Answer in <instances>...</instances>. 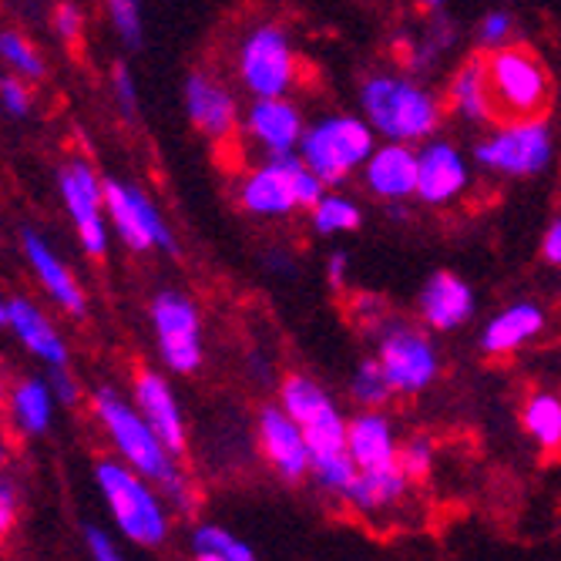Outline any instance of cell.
Masks as SVG:
<instances>
[{
  "label": "cell",
  "mask_w": 561,
  "mask_h": 561,
  "mask_svg": "<svg viewBox=\"0 0 561 561\" xmlns=\"http://www.w3.org/2000/svg\"><path fill=\"white\" fill-rule=\"evenodd\" d=\"M91 414L101 424V431H105L112 450L128 468H135L148 481H156L172 501L175 512H195L198 501H195L188 474L182 471L179 454L145 421L135 400L122 397L112 387H98L91 393Z\"/></svg>",
  "instance_id": "6da1fadb"
},
{
  "label": "cell",
  "mask_w": 561,
  "mask_h": 561,
  "mask_svg": "<svg viewBox=\"0 0 561 561\" xmlns=\"http://www.w3.org/2000/svg\"><path fill=\"white\" fill-rule=\"evenodd\" d=\"M279 403L296 417L306 440H310L313 484L323 494L346 504V497L356 484V474H360V468L353 465L350 447H346L350 417H343L340 403L330 397V390L306 374H289L279 383Z\"/></svg>",
  "instance_id": "7a4b0ae2"
},
{
  "label": "cell",
  "mask_w": 561,
  "mask_h": 561,
  "mask_svg": "<svg viewBox=\"0 0 561 561\" xmlns=\"http://www.w3.org/2000/svg\"><path fill=\"white\" fill-rule=\"evenodd\" d=\"M94 488L105 501L115 531L135 548H162L172 535V501L165 491L128 468L122 457H98Z\"/></svg>",
  "instance_id": "3957f363"
},
{
  "label": "cell",
  "mask_w": 561,
  "mask_h": 561,
  "mask_svg": "<svg viewBox=\"0 0 561 561\" xmlns=\"http://www.w3.org/2000/svg\"><path fill=\"white\" fill-rule=\"evenodd\" d=\"M360 112L383 141L424 145L444 122L440 98L417 78L377 71L360 84Z\"/></svg>",
  "instance_id": "277c9868"
},
{
  "label": "cell",
  "mask_w": 561,
  "mask_h": 561,
  "mask_svg": "<svg viewBox=\"0 0 561 561\" xmlns=\"http://www.w3.org/2000/svg\"><path fill=\"white\" fill-rule=\"evenodd\" d=\"M323 195L327 182L299 159V151L279 159H263L236 185L242 213L256 219H286L299 209L310 213Z\"/></svg>",
  "instance_id": "5b68a950"
},
{
  "label": "cell",
  "mask_w": 561,
  "mask_h": 561,
  "mask_svg": "<svg viewBox=\"0 0 561 561\" xmlns=\"http://www.w3.org/2000/svg\"><path fill=\"white\" fill-rule=\"evenodd\" d=\"M374 148L377 131L364 115H327L306 125L299 159L327 182V188H340L356 172H364Z\"/></svg>",
  "instance_id": "8992f818"
},
{
  "label": "cell",
  "mask_w": 561,
  "mask_h": 561,
  "mask_svg": "<svg viewBox=\"0 0 561 561\" xmlns=\"http://www.w3.org/2000/svg\"><path fill=\"white\" fill-rule=\"evenodd\" d=\"M554 159V135L545 118H504L474 145V162L488 175L535 179Z\"/></svg>",
  "instance_id": "52a82bcc"
},
{
  "label": "cell",
  "mask_w": 561,
  "mask_h": 561,
  "mask_svg": "<svg viewBox=\"0 0 561 561\" xmlns=\"http://www.w3.org/2000/svg\"><path fill=\"white\" fill-rule=\"evenodd\" d=\"M484 65L501 118H541L551 101V78L528 47L504 44L488 50Z\"/></svg>",
  "instance_id": "ba28073f"
},
{
  "label": "cell",
  "mask_w": 561,
  "mask_h": 561,
  "mask_svg": "<svg viewBox=\"0 0 561 561\" xmlns=\"http://www.w3.org/2000/svg\"><path fill=\"white\" fill-rule=\"evenodd\" d=\"M296 47L283 24L263 21L236 50V75L249 98H286L296 88Z\"/></svg>",
  "instance_id": "9c48e42d"
},
{
  "label": "cell",
  "mask_w": 561,
  "mask_h": 561,
  "mask_svg": "<svg viewBox=\"0 0 561 561\" xmlns=\"http://www.w3.org/2000/svg\"><path fill=\"white\" fill-rule=\"evenodd\" d=\"M148 323L156 333L159 360L165 370L179 377H192L206 360V343H202V313L188 293L162 289L148 302Z\"/></svg>",
  "instance_id": "30bf717a"
},
{
  "label": "cell",
  "mask_w": 561,
  "mask_h": 561,
  "mask_svg": "<svg viewBox=\"0 0 561 561\" xmlns=\"http://www.w3.org/2000/svg\"><path fill=\"white\" fill-rule=\"evenodd\" d=\"M377 360L387 370L397 397H417L440 377V353L431 333L407 320H387L377 327Z\"/></svg>",
  "instance_id": "8fae6325"
},
{
  "label": "cell",
  "mask_w": 561,
  "mask_h": 561,
  "mask_svg": "<svg viewBox=\"0 0 561 561\" xmlns=\"http://www.w3.org/2000/svg\"><path fill=\"white\" fill-rule=\"evenodd\" d=\"M58 192L65 202V213L75 226L81 252L91 260H101L108 252L112 222H108V202H105V179L94 172L84 159H68L58 172Z\"/></svg>",
  "instance_id": "7c38bea8"
},
{
  "label": "cell",
  "mask_w": 561,
  "mask_h": 561,
  "mask_svg": "<svg viewBox=\"0 0 561 561\" xmlns=\"http://www.w3.org/2000/svg\"><path fill=\"white\" fill-rule=\"evenodd\" d=\"M105 202L112 232L131 252H175V236L145 188H138L135 182L105 179Z\"/></svg>",
  "instance_id": "4fadbf2b"
},
{
  "label": "cell",
  "mask_w": 561,
  "mask_h": 561,
  "mask_svg": "<svg viewBox=\"0 0 561 561\" xmlns=\"http://www.w3.org/2000/svg\"><path fill=\"white\" fill-rule=\"evenodd\" d=\"M256 440L260 450L266 457V465L289 484L306 481L313 471V454H310V440H306L302 427L296 424V417L286 411V407L266 403L260 417H256Z\"/></svg>",
  "instance_id": "5bb4252c"
},
{
  "label": "cell",
  "mask_w": 561,
  "mask_h": 561,
  "mask_svg": "<svg viewBox=\"0 0 561 561\" xmlns=\"http://www.w3.org/2000/svg\"><path fill=\"white\" fill-rule=\"evenodd\" d=\"M0 327H4L47 370L68 367V360H71L68 340L61 336V330L50 323V317L41 310L34 299L4 296V302H0Z\"/></svg>",
  "instance_id": "9a60e30c"
},
{
  "label": "cell",
  "mask_w": 561,
  "mask_h": 561,
  "mask_svg": "<svg viewBox=\"0 0 561 561\" xmlns=\"http://www.w3.org/2000/svg\"><path fill=\"white\" fill-rule=\"evenodd\" d=\"M417 202L431 209H444L457 202L471 185V162L461 148L444 138H431L417 148Z\"/></svg>",
  "instance_id": "2e32d148"
},
{
  "label": "cell",
  "mask_w": 561,
  "mask_h": 561,
  "mask_svg": "<svg viewBox=\"0 0 561 561\" xmlns=\"http://www.w3.org/2000/svg\"><path fill=\"white\" fill-rule=\"evenodd\" d=\"M242 128L249 141L263 151V159H279L299 151V141L306 135V122L296 101L286 98H252L245 108Z\"/></svg>",
  "instance_id": "e0dca14e"
},
{
  "label": "cell",
  "mask_w": 561,
  "mask_h": 561,
  "mask_svg": "<svg viewBox=\"0 0 561 561\" xmlns=\"http://www.w3.org/2000/svg\"><path fill=\"white\" fill-rule=\"evenodd\" d=\"M21 252H24L37 286L47 293V299L55 302L58 310H65L68 317L81 320L88 313V293H84L81 279L71 273V266L55 252V245L34 229H21Z\"/></svg>",
  "instance_id": "ac0fdd59"
},
{
  "label": "cell",
  "mask_w": 561,
  "mask_h": 561,
  "mask_svg": "<svg viewBox=\"0 0 561 561\" xmlns=\"http://www.w3.org/2000/svg\"><path fill=\"white\" fill-rule=\"evenodd\" d=\"M182 105L195 131L213 141H226L239 125V105L229 84L209 71H192L182 84Z\"/></svg>",
  "instance_id": "d6986e66"
},
{
  "label": "cell",
  "mask_w": 561,
  "mask_h": 561,
  "mask_svg": "<svg viewBox=\"0 0 561 561\" xmlns=\"http://www.w3.org/2000/svg\"><path fill=\"white\" fill-rule=\"evenodd\" d=\"M417 172H421V159L414 145L383 141L374 148V156L367 159L360 175H364L367 192L390 206V202L417 198Z\"/></svg>",
  "instance_id": "ffe728a7"
},
{
  "label": "cell",
  "mask_w": 561,
  "mask_h": 561,
  "mask_svg": "<svg viewBox=\"0 0 561 561\" xmlns=\"http://www.w3.org/2000/svg\"><path fill=\"white\" fill-rule=\"evenodd\" d=\"M417 317L434 333H454L474 317V289L450 270H437L417 293Z\"/></svg>",
  "instance_id": "44dd1931"
},
{
  "label": "cell",
  "mask_w": 561,
  "mask_h": 561,
  "mask_svg": "<svg viewBox=\"0 0 561 561\" xmlns=\"http://www.w3.org/2000/svg\"><path fill=\"white\" fill-rule=\"evenodd\" d=\"M131 400L138 403V411L145 414V421L159 431V437L182 457L185 447H188V431H185L182 403H179L172 383L165 380V374L138 370L135 380H131Z\"/></svg>",
  "instance_id": "7402d4cb"
},
{
  "label": "cell",
  "mask_w": 561,
  "mask_h": 561,
  "mask_svg": "<svg viewBox=\"0 0 561 561\" xmlns=\"http://www.w3.org/2000/svg\"><path fill=\"white\" fill-rule=\"evenodd\" d=\"M346 447L360 471H387L400 465V437L383 411H360L350 417Z\"/></svg>",
  "instance_id": "603a6c76"
},
{
  "label": "cell",
  "mask_w": 561,
  "mask_h": 561,
  "mask_svg": "<svg viewBox=\"0 0 561 561\" xmlns=\"http://www.w3.org/2000/svg\"><path fill=\"white\" fill-rule=\"evenodd\" d=\"M545 323L548 320H545V310H541L538 302L518 299L512 306H504V310H497L484 323V330L478 336V346L488 356H512L515 350H522L525 343H531L535 336H541Z\"/></svg>",
  "instance_id": "cb8c5ba5"
},
{
  "label": "cell",
  "mask_w": 561,
  "mask_h": 561,
  "mask_svg": "<svg viewBox=\"0 0 561 561\" xmlns=\"http://www.w3.org/2000/svg\"><path fill=\"white\" fill-rule=\"evenodd\" d=\"M58 407L61 403H58L55 387H50L47 377H18L11 383L8 414H11V427L24 440H37V437H44L50 427H55Z\"/></svg>",
  "instance_id": "d4e9b609"
},
{
  "label": "cell",
  "mask_w": 561,
  "mask_h": 561,
  "mask_svg": "<svg viewBox=\"0 0 561 561\" xmlns=\"http://www.w3.org/2000/svg\"><path fill=\"white\" fill-rule=\"evenodd\" d=\"M447 105H450V112L457 118L468 122V125H488V122L497 118V105H494V94H491L484 58L465 61L461 68L450 75Z\"/></svg>",
  "instance_id": "484cf974"
},
{
  "label": "cell",
  "mask_w": 561,
  "mask_h": 561,
  "mask_svg": "<svg viewBox=\"0 0 561 561\" xmlns=\"http://www.w3.org/2000/svg\"><path fill=\"white\" fill-rule=\"evenodd\" d=\"M411 478L403 474V468H387V471H360L356 474V484L346 497V504L353 512L360 515H383V512H393L397 504H403L407 491H411Z\"/></svg>",
  "instance_id": "4316f807"
},
{
  "label": "cell",
  "mask_w": 561,
  "mask_h": 561,
  "mask_svg": "<svg viewBox=\"0 0 561 561\" xmlns=\"http://www.w3.org/2000/svg\"><path fill=\"white\" fill-rule=\"evenodd\" d=\"M188 554L192 561H260L239 535L213 522H202L188 531Z\"/></svg>",
  "instance_id": "83f0119b"
},
{
  "label": "cell",
  "mask_w": 561,
  "mask_h": 561,
  "mask_svg": "<svg viewBox=\"0 0 561 561\" xmlns=\"http://www.w3.org/2000/svg\"><path fill=\"white\" fill-rule=\"evenodd\" d=\"M522 424L541 450H558L561 447V397L548 390L531 393L525 400Z\"/></svg>",
  "instance_id": "f1b7e54d"
},
{
  "label": "cell",
  "mask_w": 561,
  "mask_h": 561,
  "mask_svg": "<svg viewBox=\"0 0 561 561\" xmlns=\"http://www.w3.org/2000/svg\"><path fill=\"white\" fill-rule=\"evenodd\" d=\"M310 226L317 236H346L364 226V209L356 198L327 188V195L310 209Z\"/></svg>",
  "instance_id": "f546056e"
},
{
  "label": "cell",
  "mask_w": 561,
  "mask_h": 561,
  "mask_svg": "<svg viewBox=\"0 0 561 561\" xmlns=\"http://www.w3.org/2000/svg\"><path fill=\"white\" fill-rule=\"evenodd\" d=\"M350 397L364 407V411H380V407H387L397 390L387 377V370L380 367L377 356H367V360L356 364L353 377H350Z\"/></svg>",
  "instance_id": "4dcf8cb0"
},
{
  "label": "cell",
  "mask_w": 561,
  "mask_h": 561,
  "mask_svg": "<svg viewBox=\"0 0 561 561\" xmlns=\"http://www.w3.org/2000/svg\"><path fill=\"white\" fill-rule=\"evenodd\" d=\"M0 58H4L11 75H18L24 81H41L47 75V65L41 58V50L21 31H4V34H0Z\"/></svg>",
  "instance_id": "1f68e13d"
},
{
  "label": "cell",
  "mask_w": 561,
  "mask_h": 561,
  "mask_svg": "<svg viewBox=\"0 0 561 561\" xmlns=\"http://www.w3.org/2000/svg\"><path fill=\"white\" fill-rule=\"evenodd\" d=\"M105 11L108 21L118 34V41L128 50H138L145 41V11H141V0H105Z\"/></svg>",
  "instance_id": "d6a6232c"
},
{
  "label": "cell",
  "mask_w": 561,
  "mask_h": 561,
  "mask_svg": "<svg viewBox=\"0 0 561 561\" xmlns=\"http://www.w3.org/2000/svg\"><path fill=\"white\" fill-rule=\"evenodd\" d=\"M400 468L411 481H424L434 471V440L424 434L400 440Z\"/></svg>",
  "instance_id": "836d02e7"
},
{
  "label": "cell",
  "mask_w": 561,
  "mask_h": 561,
  "mask_svg": "<svg viewBox=\"0 0 561 561\" xmlns=\"http://www.w3.org/2000/svg\"><path fill=\"white\" fill-rule=\"evenodd\" d=\"M31 84L18 75H4V81H0V108H4L8 118H27L31 115Z\"/></svg>",
  "instance_id": "e575fe53"
},
{
  "label": "cell",
  "mask_w": 561,
  "mask_h": 561,
  "mask_svg": "<svg viewBox=\"0 0 561 561\" xmlns=\"http://www.w3.org/2000/svg\"><path fill=\"white\" fill-rule=\"evenodd\" d=\"M512 34H515V18L507 11H491L478 24V44L484 50H497L504 44H512Z\"/></svg>",
  "instance_id": "d590c367"
},
{
  "label": "cell",
  "mask_w": 561,
  "mask_h": 561,
  "mask_svg": "<svg viewBox=\"0 0 561 561\" xmlns=\"http://www.w3.org/2000/svg\"><path fill=\"white\" fill-rule=\"evenodd\" d=\"M112 91H115V101H118V112L125 118H135L138 115V84H135V75L125 61H118L112 68Z\"/></svg>",
  "instance_id": "8d00e7d4"
},
{
  "label": "cell",
  "mask_w": 561,
  "mask_h": 561,
  "mask_svg": "<svg viewBox=\"0 0 561 561\" xmlns=\"http://www.w3.org/2000/svg\"><path fill=\"white\" fill-rule=\"evenodd\" d=\"M84 548H88L91 561H125L118 541L101 525H84Z\"/></svg>",
  "instance_id": "74e56055"
},
{
  "label": "cell",
  "mask_w": 561,
  "mask_h": 561,
  "mask_svg": "<svg viewBox=\"0 0 561 561\" xmlns=\"http://www.w3.org/2000/svg\"><path fill=\"white\" fill-rule=\"evenodd\" d=\"M50 24H55V34L61 41H78L81 37V27H84V14L78 4H71V0H61V4L55 8V14H50Z\"/></svg>",
  "instance_id": "f35d334b"
},
{
  "label": "cell",
  "mask_w": 561,
  "mask_h": 561,
  "mask_svg": "<svg viewBox=\"0 0 561 561\" xmlns=\"http://www.w3.org/2000/svg\"><path fill=\"white\" fill-rule=\"evenodd\" d=\"M47 380L55 387V397L61 407H75L81 400V383L75 380V374L68 367H58V370H47Z\"/></svg>",
  "instance_id": "ab89813d"
},
{
  "label": "cell",
  "mask_w": 561,
  "mask_h": 561,
  "mask_svg": "<svg viewBox=\"0 0 561 561\" xmlns=\"http://www.w3.org/2000/svg\"><path fill=\"white\" fill-rule=\"evenodd\" d=\"M18 484L11 478L0 481V531H4V538L11 535L14 522H18Z\"/></svg>",
  "instance_id": "60d3db41"
},
{
  "label": "cell",
  "mask_w": 561,
  "mask_h": 561,
  "mask_svg": "<svg viewBox=\"0 0 561 561\" xmlns=\"http://www.w3.org/2000/svg\"><path fill=\"white\" fill-rule=\"evenodd\" d=\"M541 256L551 266H561V216L548 222L545 236H541Z\"/></svg>",
  "instance_id": "b9f144b4"
},
{
  "label": "cell",
  "mask_w": 561,
  "mask_h": 561,
  "mask_svg": "<svg viewBox=\"0 0 561 561\" xmlns=\"http://www.w3.org/2000/svg\"><path fill=\"white\" fill-rule=\"evenodd\" d=\"M346 270H350V256H346V252H343V249L330 252V260H327V276H330L333 286H343Z\"/></svg>",
  "instance_id": "7bdbcfd3"
},
{
  "label": "cell",
  "mask_w": 561,
  "mask_h": 561,
  "mask_svg": "<svg viewBox=\"0 0 561 561\" xmlns=\"http://www.w3.org/2000/svg\"><path fill=\"white\" fill-rule=\"evenodd\" d=\"M414 4H417L421 11H427V14H440L447 0H414Z\"/></svg>",
  "instance_id": "ee69618b"
}]
</instances>
